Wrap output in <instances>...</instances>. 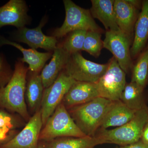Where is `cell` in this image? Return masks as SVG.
<instances>
[{
	"label": "cell",
	"instance_id": "1",
	"mask_svg": "<svg viewBox=\"0 0 148 148\" xmlns=\"http://www.w3.org/2000/svg\"><path fill=\"white\" fill-rule=\"evenodd\" d=\"M29 70L18 59L16 61L13 75L8 83L0 88V107L16 113L26 120L30 119L25 100Z\"/></svg>",
	"mask_w": 148,
	"mask_h": 148
},
{
	"label": "cell",
	"instance_id": "2",
	"mask_svg": "<svg viewBox=\"0 0 148 148\" xmlns=\"http://www.w3.org/2000/svg\"><path fill=\"white\" fill-rule=\"evenodd\" d=\"M114 102L99 97L68 110L77 126L85 135L94 137Z\"/></svg>",
	"mask_w": 148,
	"mask_h": 148
},
{
	"label": "cell",
	"instance_id": "3",
	"mask_svg": "<svg viewBox=\"0 0 148 148\" xmlns=\"http://www.w3.org/2000/svg\"><path fill=\"white\" fill-rule=\"evenodd\" d=\"M148 119V106L137 111L130 121L114 129L100 130L95 137L101 139L104 144L127 145L141 140L144 127Z\"/></svg>",
	"mask_w": 148,
	"mask_h": 148
},
{
	"label": "cell",
	"instance_id": "4",
	"mask_svg": "<svg viewBox=\"0 0 148 148\" xmlns=\"http://www.w3.org/2000/svg\"><path fill=\"white\" fill-rule=\"evenodd\" d=\"M85 135L77 126L69 111L61 103L41 130L39 140L47 142L63 137L82 138Z\"/></svg>",
	"mask_w": 148,
	"mask_h": 148
},
{
	"label": "cell",
	"instance_id": "5",
	"mask_svg": "<svg viewBox=\"0 0 148 148\" xmlns=\"http://www.w3.org/2000/svg\"><path fill=\"white\" fill-rule=\"evenodd\" d=\"M63 1L66 11L65 20L61 27L53 31L52 36L60 38L77 30L103 33V29L95 22L90 10L82 8L71 0Z\"/></svg>",
	"mask_w": 148,
	"mask_h": 148
},
{
	"label": "cell",
	"instance_id": "6",
	"mask_svg": "<svg viewBox=\"0 0 148 148\" xmlns=\"http://www.w3.org/2000/svg\"><path fill=\"white\" fill-rule=\"evenodd\" d=\"M108 64H100L85 58L79 52L71 54L63 71L76 81L95 83L105 74Z\"/></svg>",
	"mask_w": 148,
	"mask_h": 148
},
{
	"label": "cell",
	"instance_id": "7",
	"mask_svg": "<svg viewBox=\"0 0 148 148\" xmlns=\"http://www.w3.org/2000/svg\"><path fill=\"white\" fill-rule=\"evenodd\" d=\"M105 74L95 83L100 97L112 101H120L126 85V73L113 56Z\"/></svg>",
	"mask_w": 148,
	"mask_h": 148
},
{
	"label": "cell",
	"instance_id": "8",
	"mask_svg": "<svg viewBox=\"0 0 148 148\" xmlns=\"http://www.w3.org/2000/svg\"><path fill=\"white\" fill-rule=\"evenodd\" d=\"M75 82L62 71L54 82L49 87L45 88L40 109L43 126L62 103L65 95Z\"/></svg>",
	"mask_w": 148,
	"mask_h": 148
},
{
	"label": "cell",
	"instance_id": "9",
	"mask_svg": "<svg viewBox=\"0 0 148 148\" xmlns=\"http://www.w3.org/2000/svg\"><path fill=\"white\" fill-rule=\"evenodd\" d=\"M132 40L121 30L106 31L103 40L104 48L112 53L119 65L126 74L133 65L130 53Z\"/></svg>",
	"mask_w": 148,
	"mask_h": 148
},
{
	"label": "cell",
	"instance_id": "10",
	"mask_svg": "<svg viewBox=\"0 0 148 148\" xmlns=\"http://www.w3.org/2000/svg\"><path fill=\"white\" fill-rule=\"evenodd\" d=\"M47 21V18L45 16L42 19L36 28L31 29L24 27L17 29L12 34V39L27 44L33 49L39 48L49 52L54 51L57 47V39L52 36H46L42 30Z\"/></svg>",
	"mask_w": 148,
	"mask_h": 148
},
{
	"label": "cell",
	"instance_id": "11",
	"mask_svg": "<svg viewBox=\"0 0 148 148\" xmlns=\"http://www.w3.org/2000/svg\"><path fill=\"white\" fill-rule=\"evenodd\" d=\"M43 126L41 113L38 111L16 136L0 145V148H37Z\"/></svg>",
	"mask_w": 148,
	"mask_h": 148
},
{
	"label": "cell",
	"instance_id": "12",
	"mask_svg": "<svg viewBox=\"0 0 148 148\" xmlns=\"http://www.w3.org/2000/svg\"><path fill=\"white\" fill-rule=\"evenodd\" d=\"M28 9L23 0H10L0 7V29L12 26L17 29L24 28L30 22L27 14Z\"/></svg>",
	"mask_w": 148,
	"mask_h": 148
},
{
	"label": "cell",
	"instance_id": "13",
	"mask_svg": "<svg viewBox=\"0 0 148 148\" xmlns=\"http://www.w3.org/2000/svg\"><path fill=\"white\" fill-rule=\"evenodd\" d=\"M114 10L120 30L133 40L134 28L140 10L127 0H115Z\"/></svg>",
	"mask_w": 148,
	"mask_h": 148
},
{
	"label": "cell",
	"instance_id": "14",
	"mask_svg": "<svg viewBox=\"0 0 148 148\" xmlns=\"http://www.w3.org/2000/svg\"><path fill=\"white\" fill-rule=\"evenodd\" d=\"M99 97L96 84L76 81L68 90L62 102L68 110Z\"/></svg>",
	"mask_w": 148,
	"mask_h": 148
},
{
	"label": "cell",
	"instance_id": "15",
	"mask_svg": "<svg viewBox=\"0 0 148 148\" xmlns=\"http://www.w3.org/2000/svg\"><path fill=\"white\" fill-rule=\"evenodd\" d=\"M148 42V0H144L134 28V36L130 48L132 59L138 58Z\"/></svg>",
	"mask_w": 148,
	"mask_h": 148
},
{
	"label": "cell",
	"instance_id": "16",
	"mask_svg": "<svg viewBox=\"0 0 148 148\" xmlns=\"http://www.w3.org/2000/svg\"><path fill=\"white\" fill-rule=\"evenodd\" d=\"M70 56L62 45L57 46L50 62L45 66L40 74L44 88L49 87L54 82L65 68Z\"/></svg>",
	"mask_w": 148,
	"mask_h": 148
},
{
	"label": "cell",
	"instance_id": "17",
	"mask_svg": "<svg viewBox=\"0 0 148 148\" xmlns=\"http://www.w3.org/2000/svg\"><path fill=\"white\" fill-rule=\"evenodd\" d=\"M3 45L12 46L20 50L23 54V58L19 59L23 63H27L29 66V71L32 72L39 73L53 54L52 52L42 53L33 49H27L17 43L7 39L0 35V47Z\"/></svg>",
	"mask_w": 148,
	"mask_h": 148
},
{
	"label": "cell",
	"instance_id": "18",
	"mask_svg": "<svg viewBox=\"0 0 148 148\" xmlns=\"http://www.w3.org/2000/svg\"><path fill=\"white\" fill-rule=\"evenodd\" d=\"M114 0H91L90 11L93 18L103 24L106 31H118L114 10Z\"/></svg>",
	"mask_w": 148,
	"mask_h": 148
},
{
	"label": "cell",
	"instance_id": "19",
	"mask_svg": "<svg viewBox=\"0 0 148 148\" xmlns=\"http://www.w3.org/2000/svg\"><path fill=\"white\" fill-rule=\"evenodd\" d=\"M136 112L130 109L120 101H114L103 120L100 130L118 127L126 124L134 117Z\"/></svg>",
	"mask_w": 148,
	"mask_h": 148
},
{
	"label": "cell",
	"instance_id": "20",
	"mask_svg": "<svg viewBox=\"0 0 148 148\" xmlns=\"http://www.w3.org/2000/svg\"><path fill=\"white\" fill-rule=\"evenodd\" d=\"M120 101L130 109L138 111L147 106L148 92L145 88L130 82L125 85Z\"/></svg>",
	"mask_w": 148,
	"mask_h": 148
},
{
	"label": "cell",
	"instance_id": "21",
	"mask_svg": "<svg viewBox=\"0 0 148 148\" xmlns=\"http://www.w3.org/2000/svg\"><path fill=\"white\" fill-rule=\"evenodd\" d=\"M28 73L30 76L27 82L25 95L30 110L36 113L40 108L44 88L39 73L29 70Z\"/></svg>",
	"mask_w": 148,
	"mask_h": 148
},
{
	"label": "cell",
	"instance_id": "22",
	"mask_svg": "<svg viewBox=\"0 0 148 148\" xmlns=\"http://www.w3.org/2000/svg\"><path fill=\"white\" fill-rule=\"evenodd\" d=\"M104 144L97 137L86 136L82 138L63 137L47 142L48 148H94Z\"/></svg>",
	"mask_w": 148,
	"mask_h": 148
},
{
	"label": "cell",
	"instance_id": "23",
	"mask_svg": "<svg viewBox=\"0 0 148 148\" xmlns=\"http://www.w3.org/2000/svg\"><path fill=\"white\" fill-rule=\"evenodd\" d=\"M137 58L131 70V82L146 88L148 85V42Z\"/></svg>",
	"mask_w": 148,
	"mask_h": 148
},
{
	"label": "cell",
	"instance_id": "24",
	"mask_svg": "<svg viewBox=\"0 0 148 148\" xmlns=\"http://www.w3.org/2000/svg\"><path fill=\"white\" fill-rule=\"evenodd\" d=\"M87 31L77 30L69 34L62 46L70 54L82 50Z\"/></svg>",
	"mask_w": 148,
	"mask_h": 148
},
{
	"label": "cell",
	"instance_id": "25",
	"mask_svg": "<svg viewBox=\"0 0 148 148\" xmlns=\"http://www.w3.org/2000/svg\"><path fill=\"white\" fill-rule=\"evenodd\" d=\"M103 48L104 45L103 41L101 39V33L87 31L82 50L95 58H98L100 56Z\"/></svg>",
	"mask_w": 148,
	"mask_h": 148
},
{
	"label": "cell",
	"instance_id": "26",
	"mask_svg": "<svg viewBox=\"0 0 148 148\" xmlns=\"http://www.w3.org/2000/svg\"><path fill=\"white\" fill-rule=\"evenodd\" d=\"M18 121L15 117L7 112L0 110V138L10 140L11 136L6 135L9 130L17 127Z\"/></svg>",
	"mask_w": 148,
	"mask_h": 148
},
{
	"label": "cell",
	"instance_id": "27",
	"mask_svg": "<svg viewBox=\"0 0 148 148\" xmlns=\"http://www.w3.org/2000/svg\"><path fill=\"white\" fill-rule=\"evenodd\" d=\"M13 71L7 61L5 56L3 53H0V88L4 87L8 83Z\"/></svg>",
	"mask_w": 148,
	"mask_h": 148
},
{
	"label": "cell",
	"instance_id": "28",
	"mask_svg": "<svg viewBox=\"0 0 148 148\" xmlns=\"http://www.w3.org/2000/svg\"><path fill=\"white\" fill-rule=\"evenodd\" d=\"M116 148H148V145L140 140L137 143L127 145L121 146L119 147Z\"/></svg>",
	"mask_w": 148,
	"mask_h": 148
},
{
	"label": "cell",
	"instance_id": "29",
	"mask_svg": "<svg viewBox=\"0 0 148 148\" xmlns=\"http://www.w3.org/2000/svg\"><path fill=\"white\" fill-rule=\"evenodd\" d=\"M140 140L143 143L148 145V119L143 129L142 137Z\"/></svg>",
	"mask_w": 148,
	"mask_h": 148
},
{
	"label": "cell",
	"instance_id": "30",
	"mask_svg": "<svg viewBox=\"0 0 148 148\" xmlns=\"http://www.w3.org/2000/svg\"><path fill=\"white\" fill-rule=\"evenodd\" d=\"M37 148H48L46 143H39L38 146Z\"/></svg>",
	"mask_w": 148,
	"mask_h": 148
},
{
	"label": "cell",
	"instance_id": "31",
	"mask_svg": "<svg viewBox=\"0 0 148 148\" xmlns=\"http://www.w3.org/2000/svg\"><path fill=\"white\" fill-rule=\"evenodd\" d=\"M9 141V140H3V139L0 138V145H2L4 143H6L7 142Z\"/></svg>",
	"mask_w": 148,
	"mask_h": 148
},
{
	"label": "cell",
	"instance_id": "32",
	"mask_svg": "<svg viewBox=\"0 0 148 148\" xmlns=\"http://www.w3.org/2000/svg\"></svg>",
	"mask_w": 148,
	"mask_h": 148
}]
</instances>
